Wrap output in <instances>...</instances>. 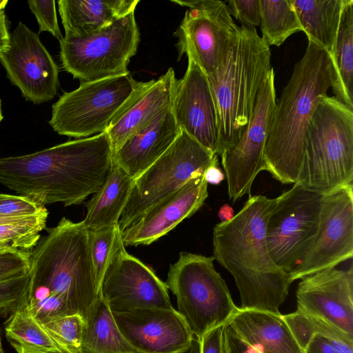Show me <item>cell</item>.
<instances>
[{
  "label": "cell",
  "instance_id": "6da1fadb",
  "mask_svg": "<svg viewBox=\"0 0 353 353\" xmlns=\"http://www.w3.org/2000/svg\"><path fill=\"white\" fill-rule=\"evenodd\" d=\"M112 154L105 131L34 153L0 158V183L42 205H79L102 187Z\"/></svg>",
  "mask_w": 353,
  "mask_h": 353
},
{
  "label": "cell",
  "instance_id": "7a4b0ae2",
  "mask_svg": "<svg viewBox=\"0 0 353 353\" xmlns=\"http://www.w3.org/2000/svg\"><path fill=\"white\" fill-rule=\"evenodd\" d=\"M276 199L251 196L241 210L213 230V256L234 277L241 309L279 314L291 284L270 254L266 225Z\"/></svg>",
  "mask_w": 353,
  "mask_h": 353
},
{
  "label": "cell",
  "instance_id": "3957f363",
  "mask_svg": "<svg viewBox=\"0 0 353 353\" xmlns=\"http://www.w3.org/2000/svg\"><path fill=\"white\" fill-rule=\"evenodd\" d=\"M333 81L329 54L308 41L276 103L265 147V170L279 181L296 183L308 125Z\"/></svg>",
  "mask_w": 353,
  "mask_h": 353
},
{
  "label": "cell",
  "instance_id": "277c9868",
  "mask_svg": "<svg viewBox=\"0 0 353 353\" xmlns=\"http://www.w3.org/2000/svg\"><path fill=\"white\" fill-rule=\"evenodd\" d=\"M47 232L31 251L29 290L60 298L85 323L99 299L88 231L63 217Z\"/></svg>",
  "mask_w": 353,
  "mask_h": 353
},
{
  "label": "cell",
  "instance_id": "5b68a950",
  "mask_svg": "<svg viewBox=\"0 0 353 353\" xmlns=\"http://www.w3.org/2000/svg\"><path fill=\"white\" fill-rule=\"evenodd\" d=\"M270 57V47L256 28L241 25L223 61L208 77L218 117L217 156L235 145L248 126L272 68Z\"/></svg>",
  "mask_w": 353,
  "mask_h": 353
},
{
  "label": "cell",
  "instance_id": "8992f818",
  "mask_svg": "<svg viewBox=\"0 0 353 353\" xmlns=\"http://www.w3.org/2000/svg\"><path fill=\"white\" fill-rule=\"evenodd\" d=\"M352 181L353 110L327 96L308 125L295 183L324 195Z\"/></svg>",
  "mask_w": 353,
  "mask_h": 353
},
{
  "label": "cell",
  "instance_id": "52a82bcc",
  "mask_svg": "<svg viewBox=\"0 0 353 353\" xmlns=\"http://www.w3.org/2000/svg\"><path fill=\"white\" fill-rule=\"evenodd\" d=\"M130 74L81 82L52 105L49 124L59 134L77 139L105 132L153 83Z\"/></svg>",
  "mask_w": 353,
  "mask_h": 353
},
{
  "label": "cell",
  "instance_id": "ba28073f",
  "mask_svg": "<svg viewBox=\"0 0 353 353\" xmlns=\"http://www.w3.org/2000/svg\"><path fill=\"white\" fill-rule=\"evenodd\" d=\"M214 260V256L181 252L170 265L165 282L176 298V311L198 339L227 324L238 307Z\"/></svg>",
  "mask_w": 353,
  "mask_h": 353
},
{
  "label": "cell",
  "instance_id": "9c48e42d",
  "mask_svg": "<svg viewBox=\"0 0 353 353\" xmlns=\"http://www.w3.org/2000/svg\"><path fill=\"white\" fill-rule=\"evenodd\" d=\"M212 165H219L217 155L181 130L168 149L134 179L118 223L121 231Z\"/></svg>",
  "mask_w": 353,
  "mask_h": 353
},
{
  "label": "cell",
  "instance_id": "30bf717a",
  "mask_svg": "<svg viewBox=\"0 0 353 353\" xmlns=\"http://www.w3.org/2000/svg\"><path fill=\"white\" fill-rule=\"evenodd\" d=\"M134 12L89 35L65 34L59 42L63 68L81 82L130 74L128 66L140 41Z\"/></svg>",
  "mask_w": 353,
  "mask_h": 353
},
{
  "label": "cell",
  "instance_id": "8fae6325",
  "mask_svg": "<svg viewBox=\"0 0 353 353\" xmlns=\"http://www.w3.org/2000/svg\"><path fill=\"white\" fill-rule=\"evenodd\" d=\"M323 196L294 183L276 198L266 225V241L272 260L287 273L317 235Z\"/></svg>",
  "mask_w": 353,
  "mask_h": 353
},
{
  "label": "cell",
  "instance_id": "7c38bea8",
  "mask_svg": "<svg viewBox=\"0 0 353 353\" xmlns=\"http://www.w3.org/2000/svg\"><path fill=\"white\" fill-rule=\"evenodd\" d=\"M188 7L174 33L178 60L192 58L208 77L221 65L234 43L240 27L234 23L225 2L217 0L181 1Z\"/></svg>",
  "mask_w": 353,
  "mask_h": 353
},
{
  "label": "cell",
  "instance_id": "4fadbf2b",
  "mask_svg": "<svg viewBox=\"0 0 353 353\" xmlns=\"http://www.w3.org/2000/svg\"><path fill=\"white\" fill-rule=\"evenodd\" d=\"M274 72L272 68L259 90L250 122L239 140L221 154L228 194L235 201L251 197L257 174L265 170V147L276 108Z\"/></svg>",
  "mask_w": 353,
  "mask_h": 353
},
{
  "label": "cell",
  "instance_id": "5bb4252c",
  "mask_svg": "<svg viewBox=\"0 0 353 353\" xmlns=\"http://www.w3.org/2000/svg\"><path fill=\"white\" fill-rule=\"evenodd\" d=\"M353 256V185L323 196L319 231L312 245L288 273L292 283Z\"/></svg>",
  "mask_w": 353,
  "mask_h": 353
},
{
  "label": "cell",
  "instance_id": "9a60e30c",
  "mask_svg": "<svg viewBox=\"0 0 353 353\" xmlns=\"http://www.w3.org/2000/svg\"><path fill=\"white\" fill-rule=\"evenodd\" d=\"M168 290L152 268L126 251L121 239L110 259L99 296L112 312L172 309Z\"/></svg>",
  "mask_w": 353,
  "mask_h": 353
},
{
  "label": "cell",
  "instance_id": "2e32d148",
  "mask_svg": "<svg viewBox=\"0 0 353 353\" xmlns=\"http://www.w3.org/2000/svg\"><path fill=\"white\" fill-rule=\"evenodd\" d=\"M0 61L12 84L35 104L50 101L59 87V67L37 34L19 22L10 36Z\"/></svg>",
  "mask_w": 353,
  "mask_h": 353
},
{
  "label": "cell",
  "instance_id": "e0dca14e",
  "mask_svg": "<svg viewBox=\"0 0 353 353\" xmlns=\"http://www.w3.org/2000/svg\"><path fill=\"white\" fill-rule=\"evenodd\" d=\"M112 316L124 337L142 353H184L194 337L174 308H141Z\"/></svg>",
  "mask_w": 353,
  "mask_h": 353
},
{
  "label": "cell",
  "instance_id": "ac0fdd59",
  "mask_svg": "<svg viewBox=\"0 0 353 353\" xmlns=\"http://www.w3.org/2000/svg\"><path fill=\"white\" fill-rule=\"evenodd\" d=\"M297 310L353 336V268L325 269L308 275L296 292Z\"/></svg>",
  "mask_w": 353,
  "mask_h": 353
},
{
  "label": "cell",
  "instance_id": "d6986e66",
  "mask_svg": "<svg viewBox=\"0 0 353 353\" xmlns=\"http://www.w3.org/2000/svg\"><path fill=\"white\" fill-rule=\"evenodd\" d=\"M188 59L184 76L176 80L171 110L180 130L216 154L218 117L209 80L196 63Z\"/></svg>",
  "mask_w": 353,
  "mask_h": 353
},
{
  "label": "cell",
  "instance_id": "ffe728a7",
  "mask_svg": "<svg viewBox=\"0 0 353 353\" xmlns=\"http://www.w3.org/2000/svg\"><path fill=\"white\" fill-rule=\"evenodd\" d=\"M208 196V183L203 174L194 176L122 231L124 245H148L156 241L192 216L202 207Z\"/></svg>",
  "mask_w": 353,
  "mask_h": 353
},
{
  "label": "cell",
  "instance_id": "44dd1931",
  "mask_svg": "<svg viewBox=\"0 0 353 353\" xmlns=\"http://www.w3.org/2000/svg\"><path fill=\"white\" fill-rule=\"evenodd\" d=\"M176 80L174 70L169 68L106 130L113 152L171 109Z\"/></svg>",
  "mask_w": 353,
  "mask_h": 353
},
{
  "label": "cell",
  "instance_id": "7402d4cb",
  "mask_svg": "<svg viewBox=\"0 0 353 353\" xmlns=\"http://www.w3.org/2000/svg\"><path fill=\"white\" fill-rule=\"evenodd\" d=\"M180 132L170 109L113 152L112 163L134 179L168 149Z\"/></svg>",
  "mask_w": 353,
  "mask_h": 353
},
{
  "label": "cell",
  "instance_id": "603a6c76",
  "mask_svg": "<svg viewBox=\"0 0 353 353\" xmlns=\"http://www.w3.org/2000/svg\"><path fill=\"white\" fill-rule=\"evenodd\" d=\"M228 323L239 337L261 353H306L281 313L238 307Z\"/></svg>",
  "mask_w": 353,
  "mask_h": 353
},
{
  "label": "cell",
  "instance_id": "cb8c5ba5",
  "mask_svg": "<svg viewBox=\"0 0 353 353\" xmlns=\"http://www.w3.org/2000/svg\"><path fill=\"white\" fill-rule=\"evenodd\" d=\"M139 0H60L59 12L65 35L95 33L135 11Z\"/></svg>",
  "mask_w": 353,
  "mask_h": 353
},
{
  "label": "cell",
  "instance_id": "d4e9b609",
  "mask_svg": "<svg viewBox=\"0 0 353 353\" xmlns=\"http://www.w3.org/2000/svg\"><path fill=\"white\" fill-rule=\"evenodd\" d=\"M134 179L115 164L102 187L85 203L87 213L81 221L88 231L118 225L132 190Z\"/></svg>",
  "mask_w": 353,
  "mask_h": 353
},
{
  "label": "cell",
  "instance_id": "484cf974",
  "mask_svg": "<svg viewBox=\"0 0 353 353\" xmlns=\"http://www.w3.org/2000/svg\"><path fill=\"white\" fill-rule=\"evenodd\" d=\"M308 41L330 54L345 0H291Z\"/></svg>",
  "mask_w": 353,
  "mask_h": 353
},
{
  "label": "cell",
  "instance_id": "4316f807",
  "mask_svg": "<svg viewBox=\"0 0 353 353\" xmlns=\"http://www.w3.org/2000/svg\"><path fill=\"white\" fill-rule=\"evenodd\" d=\"M334 97L353 110V1L345 0L336 39L329 54Z\"/></svg>",
  "mask_w": 353,
  "mask_h": 353
},
{
  "label": "cell",
  "instance_id": "83f0119b",
  "mask_svg": "<svg viewBox=\"0 0 353 353\" xmlns=\"http://www.w3.org/2000/svg\"><path fill=\"white\" fill-rule=\"evenodd\" d=\"M81 351L83 353H142L124 337L112 311L100 297L85 323Z\"/></svg>",
  "mask_w": 353,
  "mask_h": 353
},
{
  "label": "cell",
  "instance_id": "f1b7e54d",
  "mask_svg": "<svg viewBox=\"0 0 353 353\" xmlns=\"http://www.w3.org/2000/svg\"><path fill=\"white\" fill-rule=\"evenodd\" d=\"M4 330L8 342L17 353H64L26 305L8 316Z\"/></svg>",
  "mask_w": 353,
  "mask_h": 353
},
{
  "label": "cell",
  "instance_id": "f546056e",
  "mask_svg": "<svg viewBox=\"0 0 353 353\" xmlns=\"http://www.w3.org/2000/svg\"><path fill=\"white\" fill-rule=\"evenodd\" d=\"M262 39L270 46H281L302 31L291 0H260Z\"/></svg>",
  "mask_w": 353,
  "mask_h": 353
},
{
  "label": "cell",
  "instance_id": "4dcf8cb0",
  "mask_svg": "<svg viewBox=\"0 0 353 353\" xmlns=\"http://www.w3.org/2000/svg\"><path fill=\"white\" fill-rule=\"evenodd\" d=\"M283 317L305 352L313 336L319 334L327 339L338 353H353V336L327 321L297 311L284 314Z\"/></svg>",
  "mask_w": 353,
  "mask_h": 353
},
{
  "label": "cell",
  "instance_id": "1f68e13d",
  "mask_svg": "<svg viewBox=\"0 0 353 353\" xmlns=\"http://www.w3.org/2000/svg\"><path fill=\"white\" fill-rule=\"evenodd\" d=\"M48 215L46 208L38 214L0 225V241L14 249L30 251L40 240V232L46 228Z\"/></svg>",
  "mask_w": 353,
  "mask_h": 353
},
{
  "label": "cell",
  "instance_id": "d6a6232c",
  "mask_svg": "<svg viewBox=\"0 0 353 353\" xmlns=\"http://www.w3.org/2000/svg\"><path fill=\"white\" fill-rule=\"evenodd\" d=\"M64 353L81 352L85 322L79 314H69L41 323Z\"/></svg>",
  "mask_w": 353,
  "mask_h": 353
},
{
  "label": "cell",
  "instance_id": "836d02e7",
  "mask_svg": "<svg viewBox=\"0 0 353 353\" xmlns=\"http://www.w3.org/2000/svg\"><path fill=\"white\" fill-rule=\"evenodd\" d=\"M90 254L98 290L110 259L122 239L119 225L88 231Z\"/></svg>",
  "mask_w": 353,
  "mask_h": 353
},
{
  "label": "cell",
  "instance_id": "e575fe53",
  "mask_svg": "<svg viewBox=\"0 0 353 353\" xmlns=\"http://www.w3.org/2000/svg\"><path fill=\"white\" fill-rule=\"evenodd\" d=\"M29 285V272L0 282V317L9 316L17 309L26 305Z\"/></svg>",
  "mask_w": 353,
  "mask_h": 353
},
{
  "label": "cell",
  "instance_id": "d590c367",
  "mask_svg": "<svg viewBox=\"0 0 353 353\" xmlns=\"http://www.w3.org/2000/svg\"><path fill=\"white\" fill-rule=\"evenodd\" d=\"M31 251L18 249L0 252V282L29 272Z\"/></svg>",
  "mask_w": 353,
  "mask_h": 353
},
{
  "label": "cell",
  "instance_id": "8d00e7d4",
  "mask_svg": "<svg viewBox=\"0 0 353 353\" xmlns=\"http://www.w3.org/2000/svg\"><path fill=\"white\" fill-rule=\"evenodd\" d=\"M46 208L33 199L21 195L0 194V216L27 217L39 214Z\"/></svg>",
  "mask_w": 353,
  "mask_h": 353
},
{
  "label": "cell",
  "instance_id": "74e56055",
  "mask_svg": "<svg viewBox=\"0 0 353 353\" xmlns=\"http://www.w3.org/2000/svg\"><path fill=\"white\" fill-rule=\"evenodd\" d=\"M28 3L37 18L39 32H48L60 42L63 37L58 25L55 1L32 0L28 1Z\"/></svg>",
  "mask_w": 353,
  "mask_h": 353
},
{
  "label": "cell",
  "instance_id": "f35d334b",
  "mask_svg": "<svg viewBox=\"0 0 353 353\" xmlns=\"http://www.w3.org/2000/svg\"><path fill=\"white\" fill-rule=\"evenodd\" d=\"M226 6L230 16L241 25L254 28L260 26V0H230Z\"/></svg>",
  "mask_w": 353,
  "mask_h": 353
},
{
  "label": "cell",
  "instance_id": "ab89813d",
  "mask_svg": "<svg viewBox=\"0 0 353 353\" xmlns=\"http://www.w3.org/2000/svg\"><path fill=\"white\" fill-rule=\"evenodd\" d=\"M225 325L210 330L199 339L201 353H226Z\"/></svg>",
  "mask_w": 353,
  "mask_h": 353
},
{
  "label": "cell",
  "instance_id": "60d3db41",
  "mask_svg": "<svg viewBox=\"0 0 353 353\" xmlns=\"http://www.w3.org/2000/svg\"><path fill=\"white\" fill-rule=\"evenodd\" d=\"M226 353H261L245 342L227 323L224 327Z\"/></svg>",
  "mask_w": 353,
  "mask_h": 353
},
{
  "label": "cell",
  "instance_id": "b9f144b4",
  "mask_svg": "<svg viewBox=\"0 0 353 353\" xmlns=\"http://www.w3.org/2000/svg\"><path fill=\"white\" fill-rule=\"evenodd\" d=\"M306 353H338L331 343L325 337L316 334L310 340Z\"/></svg>",
  "mask_w": 353,
  "mask_h": 353
},
{
  "label": "cell",
  "instance_id": "7bdbcfd3",
  "mask_svg": "<svg viewBox=\"0 0 353 353\" xmlns=\"http://www.w3.org/2000/svg\"><path fill=\"white\" fill-rule=\"evenodd\" d=\"M203 176L208 184L219 185L224 179L225 174L219 165H212L205 171Z\"/></svg>",
  "mask_w": 353,
  "mask_h": 353
},
{
  "label": "cell",
  "instance_id": "ee69618b",
  "mask_svg": "<svg viewBox=\"0 0 353 353\" xmlns=\"http://www.w3.org/2000/svg\"><path fill=\"white\" fill-rule=\"evenodd\" d=\"M10 39V36L8 31L6 16L3 13L0 17V53L8 48Z\"/></svg>",
  "mask_w": 353,
  "mask_h": 353
},
{
  "label": "cell",
  "instance_id": "f6af8a7d",
  "mask_svg": "<svg viewBox=\"0 0 353 353\" xmlns=\"http://www.w3.org/2000/svg\"><path fill=\"white\" fill-rule=\"evenodd\" d=\"M218 216L221 222L230 221L234 216V210L230 205L224 204L220 208Z\"/></svg>",
  "mask_w": 353,
  "mask_h": 353
},
{
  "label": "cell",
  "instance_id": "bcb514c9",
  "mask_svg": "<svg viewBox=\"0 0 353 353\" xmlns=\"http://www.w3.org/2000/svg\"><path fill=\"white\" fill-rule=\"evenodd\" d=\"M184 353H201L199 339L194 336L189 349Z\"/></svg>",
  "mask_w": 353,
  "mask_h": 353
},
{
  "label": "cell",
  "instance_id": "7dc6e473",
  "mask_svg": "<svg viewBox=\"0 0 353 353\" xmlns=\"http://www.w3.org/2000/svg\"><path fill=\"white\" fill-rule=\"evenodd\" d=\"M24 218L26 217H4L0 216V225L12 223L23 219Z\"/></svg>",
  "mask_w": 353,
  "mask_h": 353
},
{
  "label": "cell",
  "instance_id": "c3c4849f",
  "mask_svg": "<svg viewBox=\"0 0 353 353\" xmlns=\"http://www.w3.org/2000/svg\"><path fill=\"white\" fill-rule=\"evenodd\" d=\"M13 248L10 244L0 241V252L12 250ZM19 250V249H18Z\"/></svg>",
  "mask_w": 353,
  "mask_h": 353
},
{
  "label": "cell",
  "instance_id": "681fc988",
  "mask_svg": "<svg viewBox=\"0 0 353 353\" xmlns=\"http://www.w3.org/2000/svg\"><path fill=\"white\" fill-rule=\"evenodd\" d=\"M8 3L7 0H0V14L3 12V10Z\"/></svg>",
  "mask_w": 353,
  "mask_h": 353
},
{
  "label": "cell",
  "instance_id": "f907efd6",
  "mask_svg": "<svg viewBox=\"0 0 353 353\" xmlns=\"http://www.w3.org/2000/svg\"><path fill=\"white\" fill-rule=\"evenodd\" d=\"M0 353H4L2 343H1V332H0Z\"/></svg>",
  "mask_w": 353,
  "mask_h": 353
},
{
  "label": "cell",
  "instance_id": "816d5d0a",
  "mask_svg": "<svg viewBox=\"0 0 353 353\" xmlns=\"http://www.w3.org/2000/svg\"><path fill=\"white\" fill-rule=\"evenodd\" d=\"M3 119L2 112H1V101H0V122Z\"/></svg>",
  "mask_w": 353,
  "mask_h": 353
},
{
  "label": "cell",
  "instance_id": "f5cc1de1",
  "mask_svg": "<svg viewBox=\"0 0 353 353\" xmlns=\"http://www.w3.org/2000/svg\"><path fill=\"white\" fill-rule=\"evenodd\" d=\"M3 13H4V12H2V13H1V14H0V17H1Z\"/></svg>",
  "mask_w": 353,
  "mask_h": 353
},
{
  "label": "cell",
  "instance_id": "db71d44e",
  "mask_svg": "<svg viewBox=\"0 0 353 353\" xmlns=\"http://www.w3.org/2000/svg\"><path fill=\"white\" fill-rule=\"evenodd\" d=\"M79 353H83V352H82L81 351Z\"/></svg>",
  "mask_w": 353,
  "mask_h": 353
}]
</instances>
